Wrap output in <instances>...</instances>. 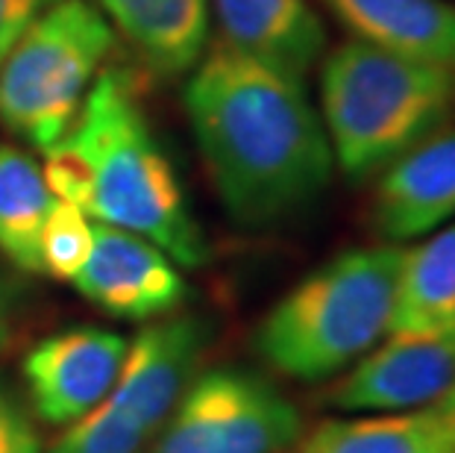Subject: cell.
I'll use <instances>...</instances> for the list:
<instances>
[{
	"instance_id": "5b68a950",
	"label": "cell",
	"mask_w": 455,
	"mask_h": 453,
	"mask_svg": "<svg viewBox=\"0 0 455 453\" xmlns=\"http://www.w3.org/2000/svg\"><path fill=\"white\" fill-rule=\"evenodd\" d=\"M115 27L92 0H60L0 60V124L33 150L60 142L103 74Z\"/></svg>"
},
{
	"instance_id": "7c38bea8",
	"label": "cell",
	"mask_w": 455,
	"mask_h": 453,
	"mask_svg": "<svg viewBox=\"0 0 455 453\" xmlns=\"http://www.w3.org/2000/svg\"><path fill=\"white\" fill-rule=\"evenodd\" d=\"M224 42L303 77L326 51V30L308 0H209Z\"/></svg>"
},
{
	"instance_id": "8fae6325",
	"label": "cell",
	"mask_w": 455,
	"mask_h": 453,
	"mask_svg": "<svg viewBox=\"0 0 455 453\" xmlns=\"http://www.w3.org/2000/svg\"><path fill=\"white\" fill-rule=\"evenodd\" d=\"M455 215V130L429 136L382 171L373 224L388 242L435 233Z\"/></svg>"
},
{
	"instance_id": "44dd1931",
	"label": "cell",
	"mask_w": 455,
	"mask_h": 453,
	"mask_svg": "<svg viewBox=\"0 0 455 453\" xmlns=\"http://www.w3.org/2000/svg\"><path fill=\"white\" fill-rule=\"evenodd\" d=\"M56 4L60 0H0V60L12 51V44L27 33V27Z\"/></svg>"
},
{
	"instance_id": "8992f818",
	"label": "cell",
	"mask_w": 455,
	"mask_h": 453,
	"mask_svg": "<svg viewBox=\"0 0 455 453\" xmlns=\"http://www.w3.org/2000/svg\"><path fill=\"white\" fill-rule=\"evenodd\" d=\"M294 403L244 368L197 374L148 453H283L299 439Z\"/></svg>"
},
{
	"instance_id": "ac0fdd59",
	"label": "cell",
	"mask_w": 455,
	"mask_h": 453,
	"mask_svg": "<svg viewBox=\"0 0 455 453\" xmlns=\"http://www.w3.org/2000/svg\"><path fill=\"white\" fill-rule=\"evenodd\" d=\"M94 245V224L89 221V212L53 200L51 212L44 218L42 239H38V263L42 274L74 283V277L83 271L85 259Z\"/></svg>"
},
{
	"instance_id": "ffe728a7",
	"label": "cell",
	"mask_w": 455,
	"mask_h": 453,
	"mask_svg": "<svg viewBox=\"0 0 455 453\" xmlns=\"http://www.w3.org/2000/svg\"><path fill=\"white\" fill-rule=\"evenodd\" d=\"M0 453H42V439L9 385L0 380Z\"/></svg>"
},
{
	"instance_id": "2e32d148",
	"label": "cell",
	"mask_w": 455,
	"mask_h": 453,
	"mask_svg": "<svg viewBox=\"0 0 455 453\" xmlns=\"http://www.w3.org/2000/svg\"><path fill=\"white\" fill-rule=\"evenodd\" d=\"M455 330V224L405 250L388 333Z\"/></svg>"
},
{
	"instance_id": "5bb4252c",
	"label": "cell",
	"mask_w": 455,
	"mask_h": 453,
	"mask_svg": "<svg viewBox=\"0 0 455 453\" xmlns=\"http://www.w3.org/2000/svg\"><path fill=\"white\" fill-rule=\"evenodd\" d=\"M297 453H455V389L426 407L323 421Z\"/></svg>"
},
{
	"instance_id": "277c9868",
	"label": "cell",
	"mask_w": 455,
	"mask_h": 453,
	"mask_svg": "<svg viewBox=\"0 0 455 453\" xmlns=\"http://www.w3.org/2000/svg\"><path fill=\"white\" fill-rule=\"evenodd\" d=\"M403 254L396 245L353 247L303 277L261 318L259 356L306 383L358 362L388 333Z\"/></svg>"
},
{
	"instance_id": "4fadbf2b",
	"label": "cell",
	"mask_w": 455,
	"mask_h": 453,
	"mask_svg": "<svg viewBox=\"0 0 455 453\" xmlns=\"http://www.w3.org/2000/svg\"><path fill=\"white\" fill-rule=\"evenodd\" d=\"M358 42L455 69V4L450 0H323Z\"/></svg>"
},
{
	"instance_id": "d6986e66",
	"label": "cell",
	"mask_w": 455,
	"mask_h": 453,
	"mask_svg": "<svg viewBox=\"0 0 455 453\" xmlns=\"http://www.w3.org/2000/svg\"><path fill=\"white\" fill-rule=\"evenodd\" d=\"M148 441L150 436L141 427L98 403L53 441L51 453H141Z\"/></svg>"
},
{
	"instance_id": "3957f363",
	"label": "cell",
	"mask_w": 455,
	"mask_h": 453,
	"mask_svg": "<svg viewBox=\"0 0 455 453\" xmlns=\"http://www.w3.org/2000/svg\"><path fill=\"white\" fill-rule=\"evenodd\" d=\"M455 109V69L344 42L321 69V118L335 166L367 180L435 136Z\"/></svg>"
},
{
	"instance_id": "9c48e42d",
	"label": "cell",
	"mask_w": 455,
	"mask_h": 453,
	"mask_svg": "<svg viewBox=\"0 0 455 453\" xmlns=\"http://www.w3.org/2000/svg\"><path fill=\"white\" fill-rule=\"evenodd\" d=\"M74 286L98 310L124 321H153L188 297L186 277L162 247L130 230L94 224V245Z\"/></svg>"
},
{
	"instance_id": "9a60e30c",
	"label": "cell",
	"mask_w": 455,
	"mask_h": 453,
	"mask_svg": "<svg viewBox=\"0 0 455 453\" xmlns=\"http://www.w3.org/2000/svg\"><path fill=\"white\" fill-rule=\"evenodd\" d=\"M98 6L164 77L188 74L206 53L209 0H98Z\"/></svg>"
},
{
	"instance_id": "6da1fadb",
	"label": "cell",
	"mask_w": 455,
	"mask_h": 453,
	"mask_svg": "<svg viewBox=\"0 0 455 453\" xmlns=\"http://www.w3.org/2000/svg\"><path fill=\"white\" fill-rule=\"evenodd\" d=\"M186 112L220 204L244 227L276 224L312 206L335 157L303 77L227 42L188 71Z\"/></svg>"
},
{
	"instance_id": "e0dca14e",
	"label": "cell",
	"mask_w": 455,
	"mask_h": 453,
	"mask_svg": "<svg viewBox=\"0 0 455 453\" xmlns=\"http://www.w3.org/2000/svg\"><path fill=\"white\" fill-rule=\"evenodd\" d=\"M53 200L30 153L0 144V254L21 271L42 274L38 239Z\"/></svg>"
},
{
	"instance_id": "7a4b0ae2",
	"label": "cell",
	"mask_w": 455,
	"mask_h": 453,
	"mask_svg": "<svg viewBox=\"0 0 455 453\" xmlns=\"http://www.w3.org/2000/svg\"><path fill=\"white\" fill-rule=\"evenodd\" d=\"M71 127L94 157L89 215L162 247L180 268H200L209 247L171 157L159 144L132 83L103 71Z\"/></svg>"
},
{
	"instance_id": "52a82bcc",
	"label": "cell",
	"mask_w": 455,
	"mask_h": 453,
	"mask_svg": "<svg viewBox=\"0 0 455 453\" xmlns=\"http://www.w3.org/2000/svg\"><path fill=\"white\" fill-rule=\"evenodd\" d=\"M127 344L121 333L85 324L33 344L21 365L33 412L53 427L80 421L112 392Z\"/></svg>"
},
{
	"instance_id": "ba28073f",
	"label": "cell",
	"mask_w": 455,
	"mask_h": 453,
	"mask_svg": "<svg viewBox=\"0 0 455 453\" xmlns=\"http://www.w3.org/2000/svg\"><path fill=\"white\" fill-rule=\"evenodd\" d=\"M455 389V330L388 333L329 392V407L344 412H396L443 398Z\"/></svg>"
},
{
	"instance_id": "30bf717a",
	"label": "cell",
	"mask_w": 455,
	"mask_h": 453,
	"mask_svg": "<svg viewBox=\"0 0 455 453\" xmlns=\"http://www.w3.org/2000/svg\"><path fill=\"white\" fill-rule=\"evenodd\" d=\"M206 342L209 324L197 315H177L144 327L127 344L118 380L100 403L153 436L197 377Z\"/></svg>"
},
{
	"instance_id": "7402d4cb",
	"label": "cell",
	"mask_w": 455,
	"mask_h": 453,
	"mask_svg": "<svg viewBox=\"0 0 455 453\" xmlns=\"http://www.w3.org/2000/svg\"><path fill=\"white\" fill-rule=\"evenodd\" d=\"M12 295H9L6 283L0 279V348L9 342V333H12Z\"/></svg>"
}]
</instances>
